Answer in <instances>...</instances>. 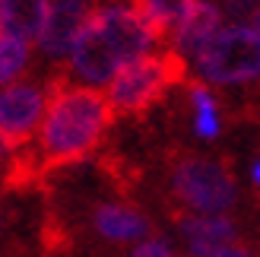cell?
<instances>
[{
	"label": "cell",
	"instance_id": "cell-18",
	"mask_svg": "<svg viewBox=\"0 0 260 257\" xmlns=\"http://www.w3.org/2000/svg\"><path fill=\"white\" fill-rule=\"evenodd\" d=\"M213 257H254L248 248H241V245H232V248H225V251H219V254H213Z\"/></svg>",
	"mask_w": 260,
	"mask_h": 257
},
{
	"label": "cell",
	"instance_id": "cell-8",
	"mask_svg": "<svg viewBox=\"0 0 260 257\" xmlns=\"http://www.w3.org/2000/svg\"><path fill=\"white\" fill-rule=\"evenodd\" d=\"M92 232L108 245H140L152 238V222L124 200H102L92 210Z\"/></svg>",
	"mask_w": 260,
	"mask_h": 257
},
{
	"label": "cell",
	"instance_id": "cell-2",
	"mask_svg": "<svg viewBox=\"0 0 260 257\" xmlns=\"http://www.w3.org/2000/svg\"><path fill=\"white\" fill-rule=\"evenodd\" d=\"M111 121L114 108L102 89L60 83L51 89V105L32 149L45 165L80 162L102 143Z\"/></svg>",
	"mask_w": 260,
	"mask_h": 257
},
{
	"label": "cell",
	"instance_id": "cell-3",
	"mask_svg": "<svg viewBox=\"0 0 260 257\" xmlns=\"http://www.w3.org/2000/svg\"><path fill=\"white\" fill-rule=\"evenodd\" d=\"M178 80H187V60L178 57L172 48H165V51H152V54L127 63L108 83L105 95L111 102L114 114H143L152 105H159L162 95Z\"/></svg>",
	"mask_w": 260,
	"mask_h": 257
},
{
	"label": "cell",
	"instance_id": "cell-20",
	"mask_svg": "<svg viewBox=\"0 0 260 257\" xmlns=\"http://www.w3.org/2000/svg\"><path fill=\"white\" fill-rule=\"evenodd\" d=\"M7 232V216H4V210H0V235Z\"/></svg>",
	"mask_w": 260,
	"mask_h": 257
},
{
	"label": "cell",
	"instance_id": "cell-17",
	"mask_svg": "<svg viewBox=\"0 0 260 257\" xmlns=\"http://www.w3.org/2000/svg\"><path fill=\"white\" fill-rule=\"evenodd\" d=\"M13 152H16V146H13L10 140H7L4 134H0V165H7V162L13 159Z\"/></svg>",
	"mask_w": 260,
	"mask_h": 257
},
{
	"label": "cell",
	"instance_id": "cell-6",
	"mask_svg": "<svg viewBox=\"0 0 260 257\" xmlns=\"http://www.w3.org/2000/svg\"><path fill=\"white\" fill-rule=\"evenodd\" d=\"M51 89L38 80H19L0 89V134L13 146H32L51 105Z\"/></svg>",
	"mask_w": 260,
	"mask_h": 257
},
{
	"label": "cell",
	"instance_id": "cell-14",
	"mask_svg": "<svg viewBox=\"0 0 260 257\" xmlns=\"http://www.w3.org/2000/svg\"><path fill=\"white\" fill-rule=\"evenodd\" d=\"M187 99L193 105V114H190L193 134L200 140H216L219 131H222V121H219V102L213 95V86H206L197 76H187Z\"/></svg>",
	"mask_w": 260,
	"mask_h": 257
},
{
	"label": "cell",
	"instance_id": "cell-13",
	"mask_svg": "<svg viewBox=\"0 0 260 257\" xmlns=\"http://www.w3.org/2000/svg\"><path fill=\"white\" fill-rule=\"evenodd\" d=\"M35 57H38L35 42H29L22 35H13V32L0 35V89L19 83V80H29Z\"/></svg>",
	"mask_w": 260,
	"mask_h": 257
},
{
	"label": "cell",
	"instance_id": "cell-16",
	"mask_svg": "<svg viewBox=\"0 0 260 257\" xmlns=\"http://www.w3.org/2000/svg\"><path fill=\"white\" fill-rule=\"evenodd\" d=\"M130 257H175V251L168 248V241H162V238H146V241H140V245H134Z\"/></svg>",
	"mask_w": 260,
	"mask_h": 257
},
{
	"label": "cell",
	"instance_id": "cell-7",
	"mask_svg": "<svg viewBox=\"0 0 260 257\" xmlns=\"http://www.w3.org/2000/svg\"><path fill=\"white\" fill-rule=\"evenodd\" d=\"M95 7H99L95 0H54L45 29H42V35H38V42H35L38 57L63 67L67 57L73 54L76 42H80L83 29L89 25V19H92Z\"/></svg>",
	"mask_w": 260,
	"mask_h": 257
},
{
	"label": "cell",
	"instance_id": "cell-5",
	"mask_svg": "<svg viewBox=\"0 0 260 257\" xmlns=\"http://www.w3.org/2000/svg\"><path fill=\"white\" fill-rule=\"evenodd\" d=\"M172 194L190 213H225L235 203L238 187L225 159L187 152L172 165Z\"/></svg>",
	"mask_w": 260,
	"mask_h": 257
},
{
	"label": "cell",
	"instance_id": "cell-12",
	"mask_svg": "<svg viewBox=\"0 0 260 257\" xmlns=\"http://www.w3.org/2000/svg\"><path fill=\"white\" fill-rule=\"evenodd\" d=\"M54 0H0V25L4 32L38 42Z\"/></svg>",
	"mask_w": 260,
	"mask_h": 257
},
{
	"label": "cell",
	"instance_id": "cell-1",
	"mask_svg": "<svg viewBox=\"0 0 260 257\" xmlns=\"http://www.w3.org/2000/svg\"><path fill=\"white\" fill-rule=\"evenodd\" d=\"M152 51H159V38L140 19L134 4L105 0V4L95 7L73 54L63 63V73L70 76V83L105 92L108 83L127 63L146 57Z\"/></svg>",
	"mask_w": 260,
	"mask_h": 257
},
{
	"label": "cell",
	"instance_id": "cell-11",
	"mask_svg": "<svg viewBox=\"0 0 260 257\" xmlns=\"http://www.w3.org/2000/svg\"><path fill=\"white\" fill-rule=\"evenodd\" d=\"M134 10L140 13V19L152 29V35L159 38V45L172 48L178 29L184 25L187 13L193 10V0H130Z\"/></svg>",
	"mask_w": 260,
	"mask_h": 257
},
{
	"label": "cell",
	"instance_id": "cell-4",
	"mask_svg": "<svg viewBox=\"0 0 260 257\" xmlns=\"http://www.w3.org/2000/svg\"><path fill=\"white\" fill-rule=\"evenodd\" d=\"M190 67L206 86H244L260 76V35L251 25L229 22L206 42Z\"/></svg>",
	"mask_w": 260,
	"mask_h": 257
},
{
	"label": "cell",
	"instance_id": "cell-21",
	"mask_svg": "<svg viewBox=\"0 0 260 257\" xmlns=\"http://www.w3.org/2000/svg\"><path fill=\"white\" fill-rule=\"evenodd\" d=\"M254 184H257V187H260V162H257V165H254Z\"/></svg>",
	"mask_w": 260,
	"mask_h": 257
},
{
	"label": "cell",
	"instance_id": "cell-15",
	"mask_svg": "<svg viewBox=\"0 0 260 257\" xmlns=\"http://www.w3.org/2000/svg\"><path fill=\"white\" fill-rule=\"evenodd\" d=\"M222 4V13L232 22H241V25H251V19L260 13V0H219Z\"/></svg>",
	"mask_w": 260,
	"mask_h": 257
},
{
	"label": "cell",
	"instance_id": "cell-9",
	"mask_svg": "<svg viewBox=\"0 0 260 257\" xmlns=\"http://www.w3.org/2000/svg\"><path fill=\"white\" fill-rule=\"evenodd\" d=\"M178 232L193 257H213L235 245L238 229L222 213H187L178 219Z\"/></svg>",
	"mask_w": 260,
	"mask_h": 257
},
{
	"label": "cell",
	"instance_id": "cell-19",
	"mask_svg": "<svg viewBox=\"0 0 260 257\" xmlns=\"http://www.w3.org/2000/svg\"><path fill=\"white\" fill-rule=\"evenodd\" d=\"M251 29H254V32H257V35H260V13H257V16H254V19H251Z\"/></svg>",
	"mask_w": 260,
	"mask_h": 257
},
{
	"label": "cell",
	"instance_id": "cell-22",
	"mask_svg": "<svg viewBox=\"0 0 260 257\" xmlns=\"http://www.w3.org/2000/svg\"><path fill=\"white\" fill-rule=\"evenodd\" d=\"M0 35H4V25H0Z\"/></svg>",
	"mask_w": 260,
	"mask_h": 257
},
{
	"label": "cell",
	"instance_id": "cell-10",
	"mask_svg": "<svg viewBox=\"0 0 260 257\" xmlns=\"http://www.w3.org/2000/svg\"><path fill=\"white\" fill-rule=\"evenodd\" d=\"M222 16H225L222 7L213 4V0H193V10L187 13L184 25L178 29L175 42H172V51L190 63V60L206 48V42H210V38L225 25Z\"/></svg>",
	"mask_w": 260,
	"mask_h": 257
}]
</instances>
